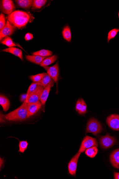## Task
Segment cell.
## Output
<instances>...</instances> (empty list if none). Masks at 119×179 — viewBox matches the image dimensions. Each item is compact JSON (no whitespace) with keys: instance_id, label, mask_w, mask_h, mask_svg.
<instances>
[{"instance_id":"cell-1","label":"cell","mask_w":119,"mask_h":179,"mask_svg":"<svg viewBox=\"0 0 119 179\" xmlns=\"http://www.w3.org/2000/svg\"><path fill=\"white\" fill-rule=\"evenodd\" d=\"M7 21L19 29H23L29 23L32 22L35 18L30 12L16 11L7 16Z\"/></svg>"},{"instance_id":"cell-2","label":"cell","mask_w":119,"mask_h":179,"mask_svg":"<svg viewBox=\"0 0 119 179\" xmlns=\"http://www.w3.org/2000/svg\"><path fill=\"white\" fill-rule=\"evenodd\" d=\"M28 118V104L25 101L20 107L4 115V118L9 121L24 120Z\"/></svg>"},{"instance_id":"cell-3","label":"cell","mask_w":119,"mask_h":179,"mask_svg":"<svg viewBox=\"0 0 119 179\" xmlns=\"http://www.w3.org/2000/svg\"><path fill=\"white\" fill-rule=\"evenodd\" d=\"M103 128L100 122L94 118H90L87 123L86 133H91L94 135H97L103 131Z\"/></svg>"},{"instance_id":"cell-4","label":"cell","mask_w":119,"mask_h":179,"mask_svg":"<svg viewBox=\"0 0 119 179\" xmlns=\"http://www.w3.org/2000/svg\"><path fill=\"white\" fill-rule=\"evenodd\" d=\"M99 144L101 148L106 149L111 148L117 142L115 138L111 136L108 134L104 136L99 137Z\"/></svg>"},{"instance_id":"cell-5","label":"cell","mask_w":119,"mask_h":179,"mask_svg":"<svg viewBox=\"0 0 119 179\" xmlns=\"http://www.w3.org/2000/svg\"><path fill=\"white\" fill-rule=\"evenodd\" d=\"M98 141L96 139L89 136L85 137L82 141L78 152L83 153L86 150L94 146L98 147Z\"/></svg>"},{"instance_id":"cell-6","label":"cell","mask_w":119,"mask_h":179,"mask_svg":"<svg viewBox=\"0 0 119 179\" xmlns=\"http://www.w3.org/2000/svg\"><path fill=\"white\" fill-rule=\"evenodd\" d=\"M16 8L13 1L3 0L1 1V10L2 12L7 15H10L15 10Z\"/></svg>"},{"instance_id":"cell-7","label":"cell","mask_w":119,"mask_h":179,"mask_svg":"<svg viewBox=\"0 0 119 179\" xmlns=\"http://www.w3.org/2000/svg\"><path fill=\"white\" fill-rule=\"evenodd\" d=\"M16 28L15 26L12 25L9 21H7L6 26L0 30V40L1 41L4 38L11 35L15 32Z\"/></svg>"},{"instance_id":"cell-8","label":"cell","mask_w":119,"mask_h":179,"mask_svg":"<svg viewBox=\"0 0 119 179\" xmlns=\"http://www.w3.org/2000/svg\"><path fill=\"white\" fill-rule=\"evenodd\" d=\"M47 72V74L52 78L55 83H57L59 76V69L58 63L52 67H43Z\"/></svg>"},{"instance_id":"cell-9","label":"cell","mask_w":119,"mask_h":179,"mask_svg":"<svg viewBox=\"0 0 119 179\" xmlns=\"http://www.w3.org/2000/svg\"><path fill=\"white\" fill-rule=\"evenodd\" d=\"M44 88L40 86L37 90L26 97V102L28 104L37 103L40 100Z\"/></svg>"},{"instance_id":"cell-10","label":"cell","mask_w":119,"mask_h":179,"mask_svg":"<svg viewBox=\"0 0 119 179\" xmlns=\"http://www.w3.org/2000/svg\"><path fill=\"white\" fill-rule=\"evenodd\" d=\"M106 123L112 130L119 131V115L112 114L109 115L107 118Z\"/></svg>"},{"instance_id":"cell-11","label":"cell","mask_w":119,"mask_h":179,"mask_svg":"<svg viewBox=\"0 0 119 179\" xmlns=\"http://www.w3.org/2000/svg\"><path fill=\"white\" fill-rule=\"evenodd\" d=\"M81 153L78 152V153L75 155L70 160L68 166V168L69 173L70 175L75 176H76L78 161Z\"/></svg>"},{"instance_id":"cell-12","label":"cell","mask_w":119,"mask_h":179,"mask_svg":"<svg viewBox=\"0 0 119 179\" xmlns=\"http://www.w3.org/2000/svg\"><path fill=\"white\" fill-rule=\"evenodd\" d=\"M76 110L79 114L84 115L87 113V106L85 101L82 98L77 100L76 105Z\"/></svg>"},{"instance_id":"cell-13","label":"cell","mask_w":119,"mask_h":179,"mask_svg":"<svg viewBox=\"0 0 119 179\" xmlns=\"http://www.w3.org/2000/svg\"><path fill=\"white\" fill-rule=\"evenodd\" d=\"M42 106V104L40 101L37 103L28 104V118L35 114Z\"/></svg>"},{"instance_id":"cell-14","label":"cell","mask_w":119,"mask_h":179,"mask_svg":"<svg viewBox=\"0 0 119 179\" xmlns=\"http://www.w3.org/2000/svg\"><path fill=\"white\" fill-rule=\"evenodd\" d=\"M110 160L114 167L119 169V148L116 149L112 152L110 156Z\"/></svg>"},{"instance_id":"cell-15","label":"cell","mask_w":119,"mask_h":179,"mask_svg":"<svg viewBox=\"0 0 119 179\" xmlns=\"http://www.w3.org/2000/svg\"><path fill=\"white\" fill-rule=\"evenodd\" d=\"M17 6L25 9L32 8L34 1L32 0H17L15 1Z\"/></svg>"},{"instance_id":"cell-16","label":"cell","mask_w":119,"mask_h":179,"mask_svg":"<svg viewBox=\"0 0 119 179\" xmlns=\"http://www.w3.org/2000/svg\"><path fill=\"white\" fill-rule=\"evenodd\" d=\"M55 82H52L48 85L47 87L44 88L43 90L42 96L40 98V101L42 104V105H44L47 100L48 95L51 90V88L54 86Z\"/></svg>"},{"instance_id":"cell-17","label":"cell","mask_w":119,"mask_h":179,"mask_svg":"<svg viewBox=\"0 0 119 179\" xmlns=\"http://www.w3.org/2000/svg\"><path fill=\"white\" fill-rule=\"evenodd\" d=\"M2 51L10 53L19 58L22 60H23V53L22 50L18 48L14 47L6 48L3 49Z\"/></svg>"},{"instance_id":"cell-18","label":"cell","mask_w":119,"mask_h":179,"mask_svg":"<svg viewBox=\"0 0 119 179\" xmlns=\"http://www.w3.org/2000/svg\"><path fill=\"white\" fill-rule=\"evenodd\" d=\"M25 58L29 61L39 65L41 62L46 59L45 57H43L38 55H26Z\"/></svg>"},{"instance_id":"cell-19","label":"cell","mask_w":119,"mask_h":179,"mask_svg":"<svg viewBox=\"0 0 119 179\" xmlns=\"http://www.w3.org/2000/svg\"><path fill=\"white\" fill-rule=\"evenodd\" d=\"M55 82L47 73L41 80L37 82L38 85L45 88L52 82Z\"/></svg>"},{"instance_id":"cell-20","label":"cell","mask_w":119,"mask_h":179,"mask_svg":"<svg viewBox=\"0 0 119 179\" xmlns=\"http://www.w3.org/2000/svg\"><path fill=\"white\" fill-rule=\"evenodd\" d=\"M62 35L63 38L65 40L68 42H70L71 41L72 38L71 31L68 25L65 26L63 28Z\"/></svg>"},{"instance_id":"cell-21","label":"cell","mask_w":119,"mask_h":179,"mask_svg":"<svg viewBox=\"0 0 119 179\" xmlns=\"http://www.w3.org/2000/svg\"><path fill=\"white\" fill-rule=\"evenodd\" d=\"M0 105L2 106L4 112H7L10 106V102L8 99L3 95L0 96Z\"/></svg>"},{"instance_id":"cell-22","label":"cell","mask_w":119,"mask_h":179,"mask_svg":"<svg viewBox=\"0 0 119 179\" xmlns=\"http://www.w3.org/2000/svg\"><path fill=\"white\" fill-rule=\"evenodd\" d=\"M57 55H53L49 57L46 58L40 64V66L43 67H47L53 64L57 60Z\"/></svg>"},{"instance_id":"cell-23","label":"cell","mask_w":119,"mask_h":179,"mask_svg":"<svg viewBox=\"0 0 119 179\" xmlns=\"http://www.w3.org/2000/svg\"><path fill=\"white\" fill-rule=\"evenodd\" d=\"M47 2L46 0H34L31 9L32 11L39 9L44 6Z\"/></svg>"},{"instance_id":"cell-24","label":"cell","mask_w":119,"mask_h":179,"mask_svg":"<svg viewBox=\"0 0 119 179\" xmlns=\"http://www.w3.org/2000/svg\"><path fill=\"white\" fill-rule=\"evenodd\" d=\"M98 149L96 146H94L86 150L85 153L86 155L91 158H94L98 154Z\"/></svg>"},{"instance_id":"cell-25","label":"cell","mask_w":119,"mask_h":179,"mask_svg":"<svg viewBox=\"0 0 119 179\" xmlns=\"http://www.w3.org/2000/svg\"><path fill=\"white\" fill-rule=\"evenodd\" d=\"M53 53L49 50L46 49H42L38 51L33 52L32 54L33 55H38L43 57H46L52 55Z\"/></svg>"},{"instance_id":"cell-26","label":"cell","mask_w":119,"mask_h":179,"mask_svg":"<svg viewBox=\"0 0 119 179\" xmlns=\"http://www.w3.org/2000/svg\"><path fill=\"white\" fill-rule=\"evenodd\" d=\"M2 44L6 45L9 48L15 47L16 45L13 42L12 39L9 37H7L1 41Z\"/></svg>"},{"instance_id":"cell-27","label":"cell","mask_w":119,"mask_h":179,"mask_svg":"<svg viewBox=\"0 0 119 179\" xmlns=\"http://www.w3.org/2000/svg\"><path fill=\"white\" fill-rule=\"evenodd\" d=\"M40 86L38 85L37 82H33L31 83L28 89L27 93H26L27 97L37 90Z\"/></svg>"},{"instance_id":"cell-28","label":"cell","mask_w":119,"mask_h":179,"mask_svg":"<svg viewBox=\"0 0 119 179\" xmlns=\"http://www.w3.org/2000/svg\"><path fill=\"white\" fill-rule=\"evenodd\" d=\"M119 32V29L114 28L111 30L108 34V42L109 43L111 40L115 38Z\"/></svg>"},{"instance_id":"cell-29","label":"cell","mask_w":119,"mask_h":179,"mask_svg":"<svg viewBox=\"0 0 119 179\" xmlns=\"http://www.w3.org/2000/svg\"><path fill=\"white\" fill-rule=\"evenodd\" d=\"M47 74L46 73H43L31 76L30 77V78L33 82H38L40 81Z\"/></svg>"},{"instance_id":"cell-30","label":"cell","mask_w":119,"mask_h":179,"mask_svg":"<svg viewBox=\"0 0 119 179\" xmlns=\"http://www.w3.org/2000/svg\"><path fill=\"white\" fill-rule=\"evenodd\" d=\"M28 143L26 141H21L19 142V152L23 153L27 148Z\"/></svg>"},{"instance_id":"cell-31","label":"cell","mask_w":119,"mask_h":179,"mask_svg":"<svg viewBox=\"0 0 119 179\" xmlns=\"http://www.w3.org/2000/svg\"><path fill=\"white\" fill-rule=\"evenodd\" d=\"M6 18L4 14L1 13L0 15V30L3 29L6 25Z\"/></svg>"},{"instance_id":"cell-32","label":"cell","mask_w":119,"mask_h":179,"mask_svg":"<svg viewBox=\"0 0 119 179\" xmlns=\"http://www.w3.org/2000/svg\"><path fill=\"white\" fill-rule=\"evenodd\" d=\"M34 37L32 34L28 33H26L25 36V40L26 41H29L32 40Z\"/></svg>"},{"instance_id":"cell-33","label":"cell","mask_w":119,"mask_h":179,"mask_svg":"<svg viewBox=\"0 0 119 179\" xmlns=\"http://www.w3.org/2000/svg\"><path fill=\"white\" fill-rule=\"evenodd\" d=\"M27 95L26 94H21L20 97V100L21 102H24L26 100Z\"/></svg>"},{"instance_id":"cell-34","label":"cell","mask_w":119,"mask_h":179,"mask_svg":"<svg viewBox=\"0 0 119 179\" xmlns=\"http://www.w3.org/2000/svg\"><path fill=\"white\" fill-rule=\"evenodd\" d=\"M114 179H119V173L114 172Z\"/></svg>"},{"instance_id":"cell-35","label":"cell","mask_w":119,"mask_h":179,"mask_svg":"<svg viewBox=\"0 0 119 179\" xmlns=\"http://www.w3.org/2000/svg\"><path fill=\"white\" fill-rule=\"evenodd\" d=\"M118 18H119V12L118 14Z\"/></svg>"}]
</instances>
